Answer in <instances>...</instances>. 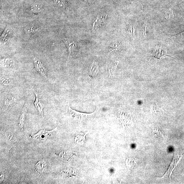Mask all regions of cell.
<instances>
[{"label": "cell", "mask_w": 184, "mask_h": 184, "mask_svg": "<svg viewBox=\"0 0 184 184\" xmlns=\"http://www.w3.org/2000/svg\"><path fill=\"white\" fill-rule=\"evenodd\" d=\"M35 68L43 78L51 83H53V81L50 74H49L48 69L45 66L39 59L36 57H33V59Z\"/></svg>", "instance_id": "obj_1"}, {"label": "cell", "mask_w": 184, "mask_h": 184, "mask_svg": "<svg viewBox=\"0 0 184 184\" xmlns=\"http://www.w3.org/2000/svg\"><path fill=\"white\" fill-rule=\"evenodd\" d=\"M33 90L35 96V100L34 102L35 107L38 112L39 116L43 118L44 105L42 94L39 92L38 89L36 87H33Z\"/></svg>", "instance_id": "obj_2"}, {"label": "cell", "mask_w": 184, "mask_h": 184, "mask_svg": "<svg viewBox=\"0 0 184 184\" xmlns=\"http://www.w3.org/2000/svg\"><path fill=\"white\" fill-rule=\"evenodd\" d=\"M57 127L51 131H47L43 129L39 131L36 134L31 136V137L38 140H43L47 139L52 136L56 131Z\"/></svg>", "instance_id": "obj_3"}, {"label": "cell", "mask_w": 184, "mask_h": 184, "mask_svg": "<svg viewBox=\"0 0 184 184\" xmlns=\"http://www.w3.org/2000/svg\"><path fill=\"white\" fill-rule=\"evenodd\" d=\"M17 101V96L12 94H8L4 98L3 104L5 110L7 112L15 105Z\"/></svg>", "instance_id": "obj_4"}, {"label": "cell", "mask_w": 184, "mask_h": 184, "mask_svg": "<svg viewBox=\"0 0 184 184\" xmlns=\"http://www.w3.org/2000/svg\"><path fill=\"white\" fill-rule=\"evenodd\" d=\"M28 108V102L27 101L25 102L24 106L22 108L18 121L19 127L22 130H23L25 124V117Z\"/></svg>", "instance_id": "obj_5"}, {"label": "cell", "mask_w": 184, "mask_h": 184, "mask_svg": "<svg viewBox=\"0 0 184 184\" xmlns=\"http://www.w3.org/2000/svg\"><path fill=\"white\" fill-rule=\"evenodd\" d=\"M64 42L68 49V60L69 58L72 57L76 53L77 49V46L76 43L74 41L71 40L69 39H65Z\"/></svg>", "instance_id": "obj_6"}, {"label": "cell", "mask_w": 184, "mask_h": 184, "mask_svg": "<svg viewBox=\"0 0 184 184\" xmlns=\"http://www.w3.org/2000/svg\"><path fill=\"white\" fill-rule=\"evenodd\" d=\"M1 63L2 68L8 70H13L15 67V61L12 58H4L1 59Z\"/></svg>", "instance_id": "obj_7"}, {"label": "cell", "mask_w": 184, "mask_h": 184, "mask_svg": "<svg viewBox=\"0 0 184 184\" xmlns=\"http://www.w3.org/2000/svg\"><path fill=\"white\" fill-rule=\"evenodd\" d=\"M47 168V162L44 161H40L37 162L34 165V169L37 174H42L46 171Z\"/></svg>", "instance_id": "obj_8"}, {"label": "cell", "mask_w": 184, "mask_h": 184, "mask_svg": "<svg viewBox=\"0 0 184 184\" xmlns=\"http://www.w3.org/2000/svg\"><path fill=\"white\" fill-rule=\"evenodd\" d=\"M5 137L7 141L10 144H16L18 142L19 138L15 133L10 131H7L6 132Z\"/></svg>", "instance_id": "obj_9"}, {"label": "cell", "mask_w": 184, "mask_h": 184, "mask_svg": "<svg viewBox=\"0 0 184 184\" xmlns=\"http://www.w3.org/2000/svg\"><path fill=\"white\" fill-rule=\"evenodd\" d=\"M89 74L92 78H94L97 76L99 72V68L95 62H93L89 69Z\"/></svg>", "instance_id": "obj_10"}, {"label": "cell", "mask_w": 184, "mask_h": 184, "mask_svg": "<svg viewBox=\"0 0 184 184\" xmlns=\"http://www.w3.org/2000/svg\"><path fill=\"white\" fill-rule=\"evenodd\" d=\"M12 32V29L11 28V27L9 26H7L1 35V41L3 42L6 41L10 35L11 34Z\"/></svg>", "instance_id": "obj_11"}, {"label": "cell", "mask_w": 184, "mask_h": 184, "mask_svg": "<svg viewBox=\"0 0 184 184\" xmlns=\"http://www.w3.org/2000/svg\"><path fill=\"white\" fill-rule=\"evenodd\" d=\"M1 84L5 86H10L13 83L12 79L6 76L1 77Z\"/></svg>", "instance_id": "obj_12"}, {"label": "cell", "mask_w": 184, "mask_h": 184, "mask_svg": "<svg viewBox=\"0 0 184 184\" xmlns=\"http://www.w3.org/2000/svg\"><path fill=\"white\" fill-rule=\"evenodd\" d=\"M42 10V7L40 4L38 3L33 4L31 6V11L33 13L40 12Z\"/></svg>", "instance_id": "obj_13"}, {"label": "cell", "mask_w": 184, "mask_h": 184, "mask_svg": "<svg viewBox=\"0 0 184 184\" xmlns=\"http://www.w3.org/2000/svg\"><path fill=\"white\" fill-rule=\"evenodd\" d=\"M128 33L131 36H132L133 38H135L136 35V29L134 25L130 24L129 26V28L128 29Z\"/></svg>", "instance_id": "obj_14"}, {"label": "cell", "mask_w": 184, "mask_h": 184, "mask_svg": "<svg viewBox=\"0 0 184 184\" xmlns=\"http://www.w3.org/2000/svg\"><path fill=\"white\" fill-rule=\"evenodd\" d=\"M174 38L180 42H184V31L174 35Z\"/></svg>", "instance_id": "obj_15"}, {"label": "cell", "mask_w": 184, "mask_h": 184, "mask_svg": "<svg viewBox=\"0 0 184 184\" xmlns=\"http://www.w3.org/2000/svg\"><path fill=\"white\" fill-rule=\"evenodd\" d=\"M165 16L166 19H171L174 17L173 10L171 9H168L165 12Z\"/></svg>", "instance_id": "obj_16"}, {"label": "cell", "mask_w": 184, "mask_h": 184, "mask_svg": "<svg viewBox=\"0 0 184 184\" xmlns=\"http://www.w3.org/2000/svg\"><path fill=\"white\" fill-rule=\"evenodd\" d=\"M54 1L59 7L64 8L65 7L64 1L63 0H54Z\"/></svg>", "instance_id": "obj_17"}, {"label": "cell", "mask_w": 184, "mask_h": 184, "mask_svg": "<svg viewBox=\"0 0 184 184\" xmlns=\"http://www.w3.org/2000/svg\"><path fill=\"white\" fill-rule=\"evenodd\" d=\"M38 28L34 27H28L25 29V31L27 33L35 32L38 30Z\"/></svg>", "instance_id": "obj_18"}, {"label": "cell", "mask_w": 184, "mask_h": 184, "mask_svg": "<svg viewBox=\"0 0 184 184\" xmlns=\"http://www.w3.org/2000/svg\"><path fill=\"white\" fill-rule=\"evenodd\" d=\"M148 21V19H146L142 25V31H143L144 35H146V31Z\"/></svg>", "instance_id": "obj_19"}]
</instances>
